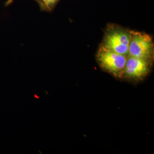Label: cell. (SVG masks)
<instances>
[{
	"label": "cell",
	"instance_id": "cell-1",
	"mask_svg": "<svg viewBox=\"0 0 154 154\" xmlns=\"http://www.w3.org/2000/svg\"><path fill=\"white\" fill-rule=\"evenodd\" d=\"M131 38V30L111 25L106 30L101 45L116 52L128 56Z\"/></svg>",
	"mask_w": 154,
	"mask_h": 154
},
{
	"label": "cell",
	"instance_id": "cell-2",
	"mask_svg": "<svg viewBox=\"0 0 154 154\" xmlns=\"http://www.w3.org/2000/svg\"><path fill=\"white\" fill-rule=\"evenodd\" d=\"M131 38L128 48V56L150 61L154 54L152 38L147 33L131 30Z\"/></svg>",
	"mask_w": 154,
	"mask_h": 154
},
{
	"label": "cell",
	"instance_id": "cell-3",
	"mask_svg": "<svg viewBox=\"0 0 154 154\" xmlns=\"http://www.w3.org/2000/svg\"><path fill=\"white\" fill-rule=\"evenodd\" d=\"M128 56L123 55L100 46L97 57L101 66L117 77L124 74L125 67Z\"/></svg>",
	"mask_w": 154,
	"mask_h": 154
},
{
	"label": "cell",
	"instance_id": "cell-4",
	"mask_svg": "<svg viewBox=\"0 0 154 154\" xmlns=\"http://www.w3.org/2000/svg\"><path fill=\"white\" fill-rule=\"evenodd\" d=\"M149 68V60L128 56L124 74L130 79H140L148 74Z\"/></svg>",
	"mask_w": 154,
	"mask_h": 154
},
{
	"label": "cell",
	"instance_id": "cell-5",
	"mask_svg": "<svg viewBox=\"0 0 154 154\" xmlns=\"http://www.w3.org/2000/svg\"><path fill=\"white\" fill-rule=\"evenodd\" d=\"M59 0H45L44 11H51L54 8Z\"/></svg>",
	"mask_w": 154,
	"mask_h": 154
},
{
	"label": "cell",
	"instance_id": "cell-6",
	"mask_svg": "<svg viewBox=\"0 0 154 154\" xmlns=\"http://www.w3.org/2000/svg\"><path fill=\"white\" fill-rule=\"evenodd\" d=\"M40 6V8L42 11H44L45 0H36Z\"/></svg>",
	"mask_w": 154,
	"mask_h": 154
},
{
	"label": "cell",
	"instance_id": "cell-7",
	"mask_svg": "<svg viewBox=\"0 0 154 154\" xmlns=\"http://www.w3.org/2000/svg\"><path fill=\"white\" fill-rule=\"evenodd\" d=\"M14 0H8L5 3V6H8L11 5L14 2Z\"/></svg>",
	"mask_w": 154,
	"mask_h": 154
}]
</instances>
